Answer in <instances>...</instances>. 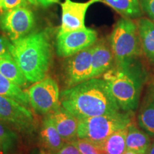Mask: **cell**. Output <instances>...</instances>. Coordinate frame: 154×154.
Wrapping results in <instances>:
<instances>
[{
  "label": "cell",
  "mask_w": 154,
  "mask_h": 154,
  "mask_svg": "<svg viewBox=\"0 0 154 154\" xmlns=\"http://www.w3.org/2000/svg\"><path fill=\"white\" fill-rule=\"evenodd\" d=\"M140 7L154 23V0H139Z\"/></svg>",
  "instance_id": "24"
},
{
  "label": "cell",
  "mask_w": 154,
  "mask_h": 154,
  "mask_svg": "<svg viewBox=\"0 0 154 154\" xmlns=\"http://www.w3.org/2000/svg\"><path fill=\"white\" fill-rule=\"evenodd\" d=\"M31 107L36 112L48 114L61 106L60 93L57 83L47 76L26 89Z\"/></svg>",
  "instance_id": "6"
},
{
  "label": "cell",
  "mask_w": 154,
  "mask_h": 154,
  "mask_svg": "<svg viewBox=\"0 0 154 154\" xmlns=\"http://www.w3.org/2000/svg\"><path fill=\"white\" fill-rule=\"evenodd\" d=\"M124 154H138V153H135V152H133V151H126V152H125Z\"/></svg>",
  "instance_id": "30"
},
{
  "label": "cell",
  "mask_w": 154,
  "mask_h": 154,
  "mask_svg": "<svg viewBox=\"0 0 154 154\" xmlns=\"http://www.w3.org/2000/svg\"><path fill=\"white\" fill-rule=\"evenodd\" d=\"M127 127L119 130L108 137L101 146V149L106 154H124L126 151Z\"/></svg>",
  "instance_id": "19"
},
{
  "label": "cell",
  "mask_w": 154,
  "mask_h": 154,
  "mask_svg": "<svg viewBox=\"0 0 154 154\" xmlns=\"http://www.w3.org/2000/svg\"><path fill=\"white\" fill-rule=\"evenodd\" d=\"M149 134L131 124L127 128L126 151L138 154H146L151 146Z\"/></svg>",
  "instance_id": "17"
},
{
  "label": "cell",
  "mask_w": 154,
  "mask_h": 154,
  "mask_svg": "<svg viewBox=\"0 0 154 154\" xmlns=\"http://www.w3.org/2000/svg\"><path fill=\"white\" fill-rule=\"evenodd\" d=\"M55 154H82L78 148L72 142H68Z\"/></svg>",
  "instance_id": "26"
},
{
  "label": "cell",
  "mask_w": 154,
  "mask_h": 154,
  "mask_svg": "<svg viewBox=\"0 0 154 154\" xmlns=\"http://www.w3.org/2000/svg\"><path fill=\"white\" fill-rule=\"evenodd\" d=\"M102 0H88L86 2H75L72 0H65L61 4V24L59 34L86 28L85 17L91 5Z\"/></svg>",
  "instance_id": "11"
},
{
  "label": "cell",
  "mask_w": 154,
  "mask_h": 154,
  "mask_svg": "<svg viewBox=\"0 0 154 154\" xmlns=\"http://www.w3.org/2000/svg\"><path fill=\"white\" fill-rule=\"evenodd\" d=\"M137 27L143 53L154 63V23L151 19L143 17L138 19Z\"/></svg>",
  "instance_id": "16"
},
{
  "label": "cell",
  "mask_w": 154,
  "mask_h": 154,
  "mask_svg": "<svg viewBox=\"0 0 154 154\" xmlns=\"http://www.w3.org/2000/svg\"><path fill=\"white\" fill-rule=\"evenodd\" d=\"M12 43L5 36L0 35V57L7 54L10 53V50Z\"/></svg>",
  "instance_id": "27"
},
{
  "label": "cell",
  "mask_w": 154,
  "mask_h": 154,
  "mask_svg": "<svg viewBox=\"0 0 154 154\" xmlns=\"http://www.w3.org/2000/svg\"><path fill=\"white\" fill-rule=\"evenodd\" d=\"M64 142H72L77 138L79 121L64 108L59 106L57 110L48 113Z\"/></svg>",
  "instance_id": "12"
},
{
  "label": "cell",
  "mask_w": 154,
  "mask_h": 154,
  "mask_svg": "<svg viewBox=\"0 0 154 154\" xmlns=\"http://www.w3.org/2000/svg\"><path fill=\"white\" fill-rule=\"evenodd\" d=\"M40 136L44 146L49 153H56L65 144L49 114H47L42 121Z\"/></svg>",
  "instance_id": "14"
},
{
  "label": "cell",
  "mask_w": 154,
  "mask_h": 154,
  "mask_svg": "<svg viewBox=\"0 0 154 154\" xmlns=\"http://www.w3.org/2000/svg\"><path fill=\"white\" fill-rule=\"evenodd\" d=\"M110 46L116 63L136 59L142 48L137 24L129 18L119 19L111 32Z\"/></svg>",
  "instance_id": "5"
},
{
  "label": "cell",
  "mask_w": 154,
  "mask_h": 154,
  "mask_svg": "<svg viewBox=\"0 0 154 154\" xmlns=\"http://www.w3.org/2000/svg\"><path fill=\"white\" fill-rule=\"evenodd\" d=\"M17 140V135L0 121V143L4 154H7L14 149Z\"/></svg>",
  "instance_id": "22"
},
{
  "label": "cell",
  "mask_w": 154,
  "mask_h": 154,
  "mask_svg": "<svg viewBox=\"0 0 154 154\" xmlns=\"http://www.w3.org/2000/svg\"><path fill=\"white\" fill-rule=\"evenodd\" d=\"M114 59L111 49L103 42L93 46L91 79L99 78L113 66Z\"/></svg>",
  "instance_id": "13"
},
{
  "label": "cell",
  "mask_w": 154,
  "mask_h": 154,
  "mask_svg": "<svg viewBox=\"0 0 154 154\" xmlns=\"http://www.w3.org/2000/svg\"><path fill=\"white\" fill-rule=\"evenodd\" d=\"M93 46L69 57L64 66V81L68 88L91 79Z\"/></svg>",
  "instance_id": "10"
},
{
  "label": "cell",
  "mask_w": 154,
  "mask_h": 154,
  "mask_svg": "<svg viewBox=\"0 0 154 154\" xmlns=\"http://www.w3.org/2000/svg\"><path fill=\"white\" fill-rule=\"evenodd\" d=\"M97 39V33L91 29L84 28L59 34L57 37V53L60 57H70L92 47Z\"/></svg>",
  "instance_id": "9"
},
{
  "label": "cell",
  "mask_w": 154,
  "mask_h": 154,
  "mask_svg": "<svg viewBox=\"0 0 154 154\" xmlns=\"http://www.w3.org/2000/svg\"><path fill=\"white\" fill-rule=\"evenodd\" d=\"M28 3L36 7H47L53 4L57 3L59 0H26Z\"/></svg>",
  "instance_id": "28"
},
{
  "label": "cell",
  "mask_w": 154,
  "mask_h": 154,
  "mask_svg": "<svg viewBox=\"0 0 154 154\" xmlns=\"http://www.w3.org/2000/svg\"><path fill=\"white\" fill-rule=\"evenodd\" d=\"M138 119L140 128L146 134L154 136V96L144 103Z\"/></svg>",
  "instance_id": "21"
},
{
  "label": "cell",
  "mask_w": 154,
  "mask_h": 154,
  "mask_svg": "<svg viewBox=\"0 0 154 154\" xmlns=\"http://www.w3.org/2000/svg\"><path fill=\"white\" fill-rule=\"evenodd\" d=\"M11 43V54L29 82L34 84L47 77L52 58L47 31L30 33Z\"/></svg>",
  "instance_id": "2"
},
{
  "label": "cell",
  "mask_w": 154,
  "mask_h": 154,
  "mask_svg": "<svg viewBox=\"0 0 154 154\" xmlns=\"http://www.w3.org/2000/svg\"><path fill=\"white\" fill-rule=\"evenodd\" d=\"M3 11L9 10L17 7H26V0H2Z\"/></svg>",
  "instance_id": "25"
},
{
  "label": "cell",
  "mask_w": 154,
  "mask_h": 154,
  "mask_svg": "<svg viewBox=\"0 0 154 154\" xmlns=\"http://www.w3.org/2000/svg\"><path fill=\"white\" fill-rule=\"evenodd\" d=\"M61 106L78 121L98 116L120 112V107L106 82L94 78L63 90L60 95Z\"/></svg>",
  "instance_id": "1"
},
{
  "label": "cell",
  "mask_w": 154,
  "mask_h": 154,
  "mask_svg": "<svg viewBox=\"0 0 154 154\" xmlns=\"http://www.w3.org/2000/svg\"><path fill=\"white\" fill-rule=\"evenodd\" d=\"M0 74L22 88H26L29 84L11 53L0 57Z\"/></svg>",
  "instance_id": "15"
},
{
  "label": "cell",
  "mask_w": 154,
  "mask_h": 154,
  "mask_svg": "<svg viewBox=\"0 0 154 154\" xmlns=\"http://www.w3.org/2000/svg\"><path fill=\"white\" fill-rule=\"evenodd\" d=\"M0 120L12 126L19 132L32 135L36 122L29 108L9 98L0 96Z\"/></svg>",
  "instance_id": "7"
},
{
  "label": "cell",
  "mask_w": 154,
  "mask_h": 154,
  "mask_svg": "<svg viewBox=\"0 0 154 154\" xmlns=\"http://www.w3.org/2000/svg\"><path fill=\"white\" fill-rule=\"evenodd\" d=\"M72 142L78 148L82 154H106L97 145L88 140L77 138Z\"/></svg>",
  "instance_id": "23"
},
{
  "label": "cell",
  "mask_w": 154,
  "mask_h": 154,
  "mask_svg": "<svg viewBox=\"0 0 154 154\" xmlns=\"http://www.w3.org/2000/svg\"><path fill=\"white\" fill-rule=\"evenodd\" d=\"M0 96L14 100L29 109L30 103L26 91L2 74H0Z\"/></svg>",
  "instance_id": "18"
},
{
  "label": "cell",
  "mask_w": 154,
  "mask_h": 154,
  "mask_svg": "<svg viewBox=\"0 0 154 154\" xmlns=\"http://www.w3.org/2000/svg\"><path fill=\"white\" fill-rule=\"evenodd\" d=\"M0 154H4L3 151H2V147L1 143H0Z\"/></svg>",
  "instance_id": "32"
},
{
  "label": "cell",
  "mask_w": 154,
  "mask_h": 154,
  "mask_svg": "<svg viewBox=\"0 0 154 154\" xmlns=\"http://www.w3.org/2000/svg\"><path fill=\"white\" fill-rule=\"evenodd\" d=\"M146 154H154V143L153 144H151Z\"/></svg>",
  "instance_id": "29"
},
{
  "label": "cell",
  "mask_w": 154,
  "mask_h": 154,
  "mask_svg": "<svg viewBox=\"0 0 154 154\" xmlns=\"http://www.w3.org/2000/svg\"><path fill=\"white\" fill-rule=\"evenodd\" d=\"M0 10H3V3H2V0H0Z\"/></svg>",
  "instance_id": "31"
},
{
  "label": "cell",
  "mask_w": 154,
  "mask_h": 154,
  "mask_svg": "<svg viewBox=\"0 0 154 154\" xmlns=\"http://www.w3.org/2000/svg\"><path fill=\"white\" fill-rule=\"evenodd\" d=\"M34 24V15L26 7L6 10L0 17V26L11 42L29 34Z\"/></svg>",
  "instance_id": "8"
},
{
  "label": "cell",
  "mask_w": 154,
  "mask_h": 154,
  "mask_svg": "<svg viewBox=\"0 0 154 154\" xmlns=\"http://www.w3.org/2000/svg\"><path fill=\"white\" fill-rule=\"evenodd\" d=\"M131 124L130 112H118L79 121L77 138L86 139L101 149L102 143L113 133L126 128Z\"/></svg>",
  "instance_id": "4"
},
{
  "label": "cell",
  "mask_w": 154,
  "mask_h": 154,
  "mask_svg": "<svg viewBox=\"0 0 154 154\" xmlns=\"http://www.w3.org/2000/svg\"><path fill=\"white\" fill-rule=\"evenodd\" d=\"M125 18H136L141 14L139 0H102Z\"/></svg>",
  "instance_id": "20"
},
{
  "label": "cell",
  "mask_w": 154,
  "mask_h": 154,
  "mask_svg": "<svg viewBox=\"0 0 154 154\" xmlns=\"http://www.w3.org/2000/svg\"><path fill=\"white\" fill-rule=\"evenodd\" d=\"M146 79L145 69L136 59L116 63L103 76L119 106L125 112L137 109Z\"/></svg>",
  "instance_id": "3"
}]
</instances>
